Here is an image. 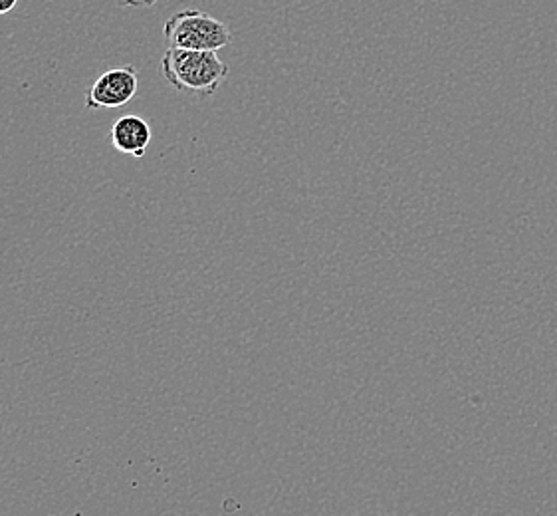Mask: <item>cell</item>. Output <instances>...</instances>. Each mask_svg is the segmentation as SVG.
Masks as SVG:
<instances>
[{"label":"cell","mask_w":557,"mask_h":516,"mask_svg":"<svg viewBox=\"0 0 557 516\" xmlns=\"http://www.w3.org/2000/svg\"><path fill=\"white\" fill-rule=\"evenodd\" d=\"M161 74L177 91L214 96L228 78L231 67L216 57V52L168 48L161 58Z\"/></svg>","instance_id":"obj_1"},{"label":"cell","mask_w":557,"mask_h":516,"mask_svg":"<svg viewBox=\"0 0 557 516\" xmlns=\"http://www.w3.org/2000/svg\"><path fill=\"white\" fill-rule=\"evenodd\" d=\"M163 36L169 48L181 50L219 52L233 45V33L223 21L195 9L175 12L163 26Z\"/></svg>","instance_id":"obj_2"},{"label":"cell","mask_w":557,"mask_h":516,"mask_svg":"<svg viewBox=\"0 0 557 516\" xmlns=\"http://www.w3.org/2000/svg\"><path fill=\"white\" fill-rule=\"evenodd\" d=\"M139 90V72L134 66L113 67L103 72L86 91L88 110H117L134 100Z\"/></svg>","instance_id":"obj_3"},{"label":"cell","mask_w":557,"mask_h":516,"mask_svg":"<svg viewBox=\"0 0 557 516\" xmlns=\"http://www.w3.org/2000/svg\"><path fill=\"white\" fill-rule=\"evenodd\" d=\"M151 137V127L139 115H123L110 130V144L113 149L134 159L146 158Z\"/></svg>","instance_id":"obj_4"},{"label":"cell","mask_w":557,"mask_h":516,"mask_svg":"<svg viewBox=\"0 0 557 516\" xmlns=\"http://www.w3.org/2000/svg\"><path fill=\"white\" fill-rule=\"evenodd\" d=\"M156 2L157 0H122L123 7H134V9H149Z\"/></svg>","instance_id":"obj_5"},{"label":"cell","mask_w":557,"mask_h":516,"mask_svg":"<svg viewBox=\"0 0 557 516\" xmlns=\"http://www.w3.org/2000/svg\"><path fill=\"white\" fill-rule=\"evenodd\" d=\"M18 0H0V16H7L9 12L14 11Z\"/></svg>","instance_id":"obj_6"}]
</instances>
